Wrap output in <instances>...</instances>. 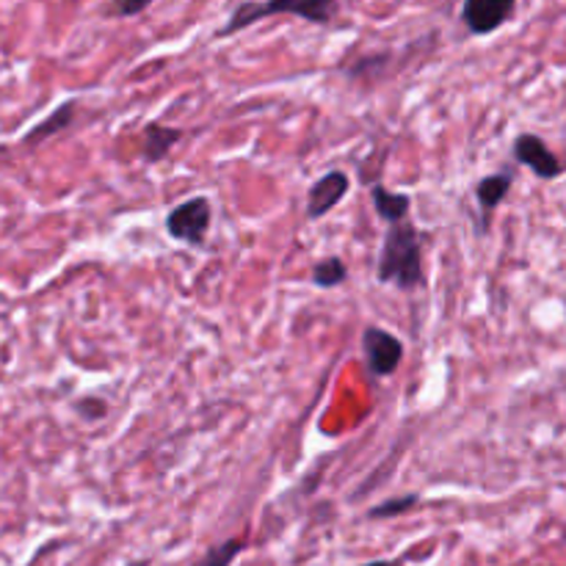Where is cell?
<instances>
[{
	"label": "cell",
	"mask_w": 566,
	"mask_h": 566,
	"mask_svg": "<svg viewBox=\"0 0 566 566\" xmlns=\"http://www.w3.org/2000/svg\"><path fill=\"white\" fill-rule=\"evenodd\" d=\"M379 282H396L401 291H415L423 282V235L412 221L390 224L376 263Z\"/></svg>",
	"instance_id": "6da1fadb"
},
{
	"label": "cell",
	"mask_w": 566,
	"mask_h": 566,
	"mask_svg": "<svg viewBox=\"0 0 566 566\" xmlns=\"http://www.w3.org/2000/svg\"><path fill=\"white\" fill-rule=\"evenodd\" d=\"M337 11H340L337 0H243L241 6L232 9L230 20L216 31V36H232V33L254 25V22L280 14L298 17L304 22H313V25H329L337 20Z\"/></svg>",
	"instance_id": "7a4b0ae2"
},
{
	"label": "cell",
	"mask_w": 566,
	"mask_h": 566,
	"mask_svg": "<svg viewBox=\"0 0 566 566\" xmlns=\"http://www.w3.org/2000/svg\"><path fill=\"white\" fill-rule=\"evenodd\" d=\"M210 221H213V205L208 197H191L166 216V232L175 241L188 243V247H202L208 238Z\"/></svg>",
	"instance_id": "3957f363"
},
{
	"label": "cell",
	"mask_w": 566,
	"mask_h": 566,
	"mask_svg": "<svg viewBox=\"0 0 566 566\" xmlns=\"http://www.w3.org/2000/svg\"><path fill=\"white\" fill-rule=\"evenodd\" d=\"M363 352L365 365H368L376 379H387L403 363V343L387 329H379V326H368L363 332Z\"/></svg>",
	"instance_id": "277c9868"
},
{
	"label": "cell",
	"mask_w": 566,
	"mask_h": 566,
	"mask_svg": "<svg viewBox=\"0 0 566 566\" xmlns=\"http://www.w3.org/2000/svg\"><path fill=\"white\" fill-rule=\"evenodd\" d=\"M517 11V0H464L462 22L473 36H490Z\"/></svg>",
	"instance_id": "5b68a950"
},
{
	"label": "cell",
	"mask_w": 566,
	"mask_h": 566,
	"mask_svg": "<svg viewBox=\"0 0 566 566\" xmlns=\"http://www.w3.org/2000/svg\"><path fill=\"white\" fill-rule=\"evenodd\" d=\"M514 158L523 166H528V169L534 171L536 177H542V180H556L564 171L562 160H558L556 155L551 153V147H547L539 136H534V133L517 136V142H514Z\"/></svg>",
	"instance_id": "8992f818"
},
{
	"label": "cell",
	"mask_w": 566,
	"mask_h": 566,
	"mask_svg": "<svg viewBox=\"0 0 566 566\" xmlns=\"http://www.w3.org/2000/svg\"><path fill=\"white\" fill-rule=\"evenodd\" d=\"M352 188V177L346 171L335 169V171H326L313 188H310V197H307V219H321L326 216L329 210H335L337 205L343 202V197L348 193Z\"/></svg>",
	"instance_id": "52a82bcc"
},
{
	"label": "cell",
	"mask_w": 566,
	"mask_h": 566,
	"mask_svg": "<svg viewBox=\"0 0 566 566\" xmlns=\"http://www.w3.org/2000/svg\"><path fill=\"white\" fill-rule=\"evenodd\" d=\"M180 138H182L180 127H166V125H158V122H153V125L144 127L142 158L147 160V164H158V160H164L166 155H169V149L175 147Z\"/></svg>",
	"instance_id": "ba28073f"
},
{
	"label": "cell",
	"mask_w": 566,
	"mask_h": 566,
	"mask_svg": "<svg viewBox=\"0 0 566 566\" xmlns=\"http://www.w3.org/2000/svg\"><path fill=\"white\" fill-rule=\"evenodd\" d=\"M370 199H374V210L379 213V219H385L387 224L407 221L409 210H412V199H409V193L387 191L381 182H374V188H370Z\"/></svg>",
	"instance_id": "9c48e42d"
},
{
	"label": "cell",
	"mask_w": 566,
	"mask_h": 566,
	"mask_svg": "<svg viewBox=\"0 0 566 566\" xmlns=\"http://www.w3.org/2000/svg\"><path fill=\"white\" fill-rule=\"evenodd\" d=\"M512 186H514V175L509 169L497 171V175L484 177V180H479V186H475V199H479L481 213L490 216L492 210H495L497 205L506 199V193L512 191Z\"/></svg>",
	"instance_id": "30bf717a"
},
{
	"label": "cell",
	"mask_w": 566,
	"mask_h": 566,
	"mask_svg": "<svg viewBox=\"0 0 566 566\" xmlns=\"http://www.w3.org/2000/svg\"><path fill=\"white\" fill-rule=\"evenodd\" d=\"M348 280V269L340 258H324L313 265V282L318 287H337Z\"/></svg>",
	"instance_id": "8fae6325"
},
{
	"label": "cell",
	"mask_w": 566,
	"mask_h": 566,
	"mask_svg": "<svg viewBox=\"0 0 566 566\" xmlns=\"http://www.w3.org/2000/svg\"><path fill=\"white\" fill-rule=\"evenodd\" d=\"M72 116H75V103L61 105V108L55 111L53 116H48V119H44L42 125H36V130H33L31 136H28V142H39V138H48V136H53V133L64 130V127L72 122Z\"/></svg>",
	"instance_id": "7c38bea8"
},
{
	"label": "cell",
	"mask_w": 566,
	"mask_h": 566,
	"mask_svg": "<svg viewBox=\"0 0 566 566\" xmlns=\"http://www.w3.org/2000/svg\"><path fill=\"white\" fill-rule=\"evenodd\" d=\"M241 551H243V542L230 539V542H224V545L213 547V551H210L197 566H230Z\"/></svg>",
	"instance_id": "4fadbf2b"
},
{
	"label": "cell",
	"mask_w": 566,
	"mask_h": 566,
	"mask_svg": "<svg viewBox=\"0 0 566 566\" xmlns=\"http://www.w3.org/2000/svg\"><path fill=\"white\" fill-rule=\"evenodd\" d=\"M415 506H418V495H403V497H396V501H385L381 506L370 509V517H376V520L396 517V514L409 512V509H415Z\"/></svg>",
	"instance_id": "5bb4252c"
},
{
	"label": "cell",
	"mask_w": 566,
	"mask_h": 566,
	"mask_svg": "<svg viewBox=\"0 0 566 566\" xmlns=\"http://www.w3.org/2000/svg\"><path fill=\"white\" fill-rule=\"evenodd\" d=\"M153 0H111V17H136L142 14L144 9H149Z\"/></svg>",
	"instance_id": "9a60e30c"
},
{
	"label": "cell",
	"mask_w": 566,
	"mask_h": 566,
	"mask_svg": "<svg viewBox=\"0 0 566 566\" xmlns=\"http://www.w3.org/2000/svg\"><path fill=\"white\" fill-rule=\"evenodd\" d=\"M77 409H81V412L83 415H88V412H92V409H94V412H97L99 415V418H103V415H105V403L103 401H86V403H77Z\"/></svg>",
	"instance_id": "2e32d148"
},
{
	"label": "cell",
	"mask_w": 566,
	"mask_h": 566,
	"mask_svg": "<svg viewBox=\"0 0 566 566\" xmlns=\"http://www.w3.org/2000/svg\"><path fill=\"white\" fill-rule=\"evenodd\" d=\"M365 566H401L398 562H374V564H365Z\"/></svg>",
	"instance_id": "e0dca14e"
}]
</instances>
